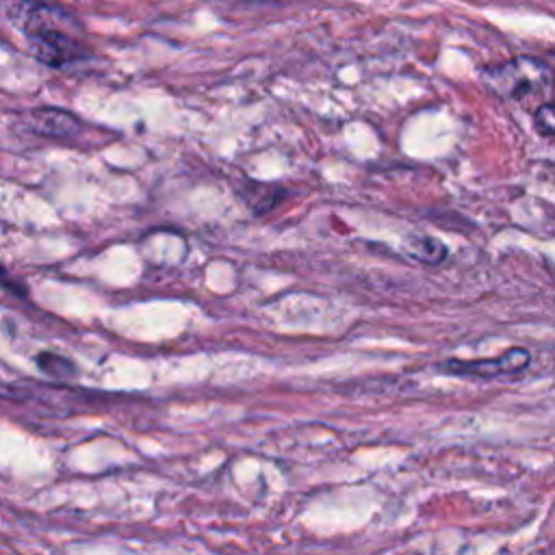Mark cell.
<instances>
[{
	"label": "cell",
	"instance_id": "7",
	"mask_svg": "<svg viewBox=\"0 0 555 555\" xmlns=\"http://www.w3.org/2000/svg\"><path fill=\"white\" fill-rule=\"evenodd\" d=\"M37 365H40V369L44 373H48V376H53V378L68 380V378L76 376V369H74L70 360L61 358L57 354H48V352L40 354V356H37Z\"/></svg>",
	"mask_w": 555,
	"mask_h": 555
},
{
	"label": "cell",
	"instance_id": "5",
	"mask_svg": "<svg viewBox=\"0 0 555 555\" xmlns=\"http://www.w3.org/2000/svg\"><path fill=\"white\" fill-rule=\"evenodd\" d=\"M406 252L412 261H419L423 265H441L449 254L447 245L443 241H438L434 237H423V235L408 239Z\"/></svg>",
	"mask_w": 555,
	"mask_h": 555
},
{
	"label": "cell",
	"instance_id": "3",
	"mask_svg": "<svg viewBox=\"0 0 555 555\" xmlns=\"http://www.w3.org/2000/svg\"><path fill=\"white\" fill-rule=\"evenodd\" d=\"M532 363V354L525 347H510L508 352H503L495 358H482V360H447L443 363L441 371L454 373V376H469L480 380H493L503 376H516Z\"/></svg>",
	"mask_w": 555,
	"mask_h": 555
},
{
	"label": "cell",
	"instance_id": "8",
	"mask_svg": "<svg viewBox=\"0 0 555 555\" xmlns=\"http://www.w3.org/2000/svg\"><path fill=\"white\" fill-rule=\"evenodd\" d=\"M536 131L545 137H555V102H547V105H540L536 115Z\"/></svg>",
	"mask_w": 555,
	"mask_h": 555
},
{
	"label": "cell",
	"instance_id": "2",
	"mask_svg": "<svg viewBox=\"0 0 555 555\" xmlns=\"http://www.w3.org/2000/svg\"><path fill=\"white\" fill-rule=\"evenodd\" d=\"M482 81L501 98H523L551 83V68L534 57H516L484 68Z\"/></svg>",
	"mask_w": 555,
	"mask_h": 555
},
{
	"label": "cell",
	"instance_id": "1",
	"mask_svg": "<svg viewBox=\"0 0 555 555\" xmlns=\"http://www.w3.org/2000/svg\"><path fill=\"white\" fill-rule=\"evenodd\" d=\"M7 20L24 33L31 55L46 66L61 68L87 55L79 22L66 9L55 5H11L7 7Z\"/></svg>",
	"mask_w": 555,
	"mask_h": 555
},
{
	"label": "cell",
	"instance_id": "6",
	"mask_svg": "<svg viewBox=\"0 0 555 555\" xmlns=\"http://www.w3.org/2000/svg\"><path fill=\"white\" fill-rule=\"evenodd\" d=\"M243 198L254 213L261 215V213H267L274 209L278 202H282V198H285V189L252 183L248 187V191H243Z\"/></svg>",
	"mask_w": 555,
	"mask_h": 555
},
{
	"label": "cell",
	"instance_id": "4",
	"mask_svg": "<svg viewBox=\"0 0 555 555\" xmlns=\"http://www.w3.org/2000/svg\"><path fill=\"white\" fill-rule=\"evenodd\" d=\"M29 126L33 128L35 133L46 135V137H57V139L76 137L83 128L81 120L74 118L72 113L61 111V109H53V107L35 109L31 113Z\"/></svg>",
	"mask_w": 555,
	"mask_h": 555
}]
</instances>
